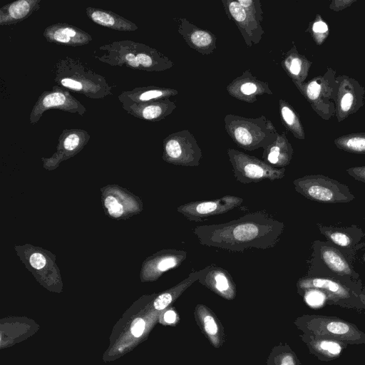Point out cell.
<instances>
[{
	"label": "cell",
	"instance_id": "6da1fadb",
	"mask_svg": "<svg viewBox=\"0 0 365 365\" xmlns=\"http://www.w3.org/2000/svg\"><path fill=\"white\" fill-rule=\"evenodd\" d=\"M284 224L264 211L245 214L228 222L200 225L193 229L200 243L232 252L274 247Z\"/></svg>",
	"mask_w": 365,
	"mask_h": 365
},
{
	"label": "cell",
	"instance_id": "7a4b0ae2",
	"mask_svg": "<svg viewBox=\"0 0 365 365\" xmlns=\"http://www.w3.org/2000/svg\"><path fill=\"white\" fill-rule=\"evenodd\" d=\"M104 51L95 58L112 66H123L148 72L163 71L171 68L174 63L166 56L146 44L131 40L116 41L102 45Z\"/></svg>",
	"mask_w": 365,
	"mask_h": 365
},
{
	"label": "cell",
	"instance_id": "3957f363",
	"mask_svg": "<svg viewBox=\"0 0 365 365\" xmlns=\"http://www.w3.org/2000/svg\"><path fill=\"white\" fill-rule=\"evenodd\" d=\"M54 81L68 91L92 99H103L113 94L104 76L87 67L78 58L66 56L54 66Z\"/></svg>",
	"mask_w": 365,
	"mask_h": 365
},
{
	"label": "cell",
	"instance_id": "277c9868",
	"mask_svg": "<svg viewBox=\"0 0 365 365\" xmlns=\"http://www.w3.org/2000/svg\"><path fill=\"white\" fill-rule=\"evenodd\" d=\"M356 252L339 247L328 240H315L307 275L361 280L353 264Z\"/></svg>",
	"mask_w": 365,
	"mask_h": 365
},
{
	"label": "cell",
	"instance_id": "5b68a950",
	"mask_svg": "<svg viewBox=\"0 0 365 365\" xmlns=\"http://www.w3.org/2000/svg\"><path fill=\"white\" fill-rule=\"evenodd\" d=\"M297 287L300 294L310 289L320 292L325 302L330 305L359 310L364 309L360 297L364 289L361 280L306 275L297 281Z\"/></svg>",
	"mask_w": 365,
	"mask_h": 365
},
{
	"label": "cell",
	"instance_id": "8992f818",
	"mask_svg": "<svg viewBox=\"0 0 365 365\" xmlns=\"http://www.w3.org/2000/svg\"><path fill=\"white\" fill-rule=\"evenodd\" d=\"M224 123L230 138L239 148L245 150L264 149L279 135L272 122L264 115L254 118L227 114Z\"/></svg>",
	"mask_w": 365,
	"mask_h": 365
},
{
	"label": "cell",
	"instance_id": "52a82bcc",
	"mask_svg": "<svg viewBox=\"0 0 365 365\" xmlns=\"http://www.w3.org/2000/svg\"><path fill=\"white\" fill-rule=\"evenodd\" d=\"M303 333L335 339L348 345L365 344V333L357 326L338 317L305 314L297 320Z\"/></svg>",
	"mask_w": 365,
	"mask_h": 365
},
{
	"label": "cell",
	"instance_id": "ba28073f",
	"mask_svg": "<svg viewBox=\"0 0 365 365\" xmlns=\"http://www.w3.org/2000/svg\"><path fill=\"white\" fill-rule=\"evenodd\" d=\"M336 72L328 68L324 73L317 76L308 82L294 84L310 104L314 111L323 120L335 115V99L338 84Z\"/></svg>",
	"mask_w": 365,
	"mask_h": 365
},
{
	"label": "cell",
	"instance_id": "9c48e42d",
	"mask_svg": "<svg viewBox=\"0 0 365 365\" xmlns=\"http://www.w3.org/2000/svg\"><path fill=\"white\" fill-rule=\"evenodd\" d=\"M293 184L298 193L317 202L346 203L355 198L346 185L321 174L304 175Z\"/></svg>",
	"mask_w": 365,
	"mask_h": 365
},
{
	"label": "cell",
	"instance_id": "30bf717a",
	"mask_svg": "<svg viewBox=\"0 0 365 365\" xmlns=\"http://www.w3.org/2000/svg\"><path fill=\"white\" fill-rule=\"evenodd\" d=\"M227 153L236 180L247 184L262 180H280L285 175V168L273 167L263 160L250 155L234 148Z\"/></svg>",
	"mask_w": 365,
	"mask_h": 365
},
{
	"label": "cell",
	"instance_id": "8fae6325",
	"mask_svg": "<svg viewBox=\"0 0 365 365\" xmlns=\"http://www.w3.org/2000/svg\"><path fill=\"white\" fill-rule=\"evenodd\" d=\"M163 159L166 163L185 167L199 165L202 151L188 130L168 135L163 141Z\"/></svg>",
	"mask_w": 365,
	"mask_h": 365
},
{
	"label": "cell",
	"instance_id": "7c38bea8",
	"mask_svg": "<svg viewBox=\"0 0 365 365\" xmlns=\"http://www.w3.org/2000/svg\"><path fill=\"white\" fill-rule=\"evenodd\" d=\"M51 109L78 113L81 116L86 112V107L68 89L53 86L51 91H43L38 98L29 117L30 123L36 124L44 112Z\"/></svg>",
	"mask_w": 365,
	"mask_h": 365
},
{
	"label": "cell",
	"instance_id": "4fadbf2b",
	"mask_svg": "<svg viewBox=\"0 0 365 365\" xmlns=\"http://www.w3.org/2000/svg\"><path fill=\"white\" fill-rule=\"evenodd\" d=\"M338 84L335 99V116L341 122L356 113L365 103V88L346 75L336 77Z\"/></svg>",
	"mask_w": 365,
	"mask_h": 365
},
{
	"label": "cell",
	"instance_id": "5bb4252c",
	"mask_svg": "<svg viewBox=\"0 0 365 365\" xmlns=\"http://www.w3.org/2000/svg\"><path fill=\"white\" fill-rule=\"evenodd\" d=\"M243 199L234 195H225L210 200L193 201L178 207L177 210L190 221L200 222L217 215L224 214L239 207Z\"/></svg>",
	"mask_w": 365,
	"mask_h": 365
},
{
	"label": "cell",
	"instance_id": "9a60e30c",
	"mask_svg": "<svg viewBox=\"0 0 365 365\" xmlns=\"http://www.w3.org/2000/svg\"><path fill=\"white\" fill-rule=\"evenodd\" d=\"M228 19L233 21L246 43L247 48L258 44L264 34V31L255 17L250 15L237 0L221 1Z\"/></svg>",
	"mask_w": 365,
	"mask_h": 365
},
{
	"label": "cell",
	"instance_id": "2e32d148",
	"mask_svg": "<svg viewBox=\"0 0 365 365\" xmlns=\"http://www.w3.org/2000/svg\"><path fill=\"white\" fill-rule=\"evenodd\" d=\"M226 91L235 98L250 103L257 101L258 97L264 94H273L269 83L257 78L250 69L233 79L227 86Z\"/></svg>",
	"mask_w": 365,
	"mask_h": 365
},
{
	"label": "cell",
	"instance_id": "e0dca14e",
	"mask_svg": "<svg viewBox=\"0 0 365 365\" xmlns=\"http://www.w3.org/2000/svg\"><path fill=\"white\" fill-rule=\"evenodd\" d=\"M178 31L185 43L202 55L212 53L217 48V38L210 31L200 28L186 18H176Z\"/></svg>",
	"mask_w": 365,
	"mask_h": 365
},
{
	"label": "cell",
	"instance_id": "ac0fdd59",
	"mask_svg": "<svg viewBox=\"0 0 365 365\" xmlns=\"http://www.w3.org/2000/svg\"><path fill=\"white\" fill-rule=\"evenodd\" d=\"M186 257L187 252L183 250H161L145 261L142 274L147 280H155L163 272L180 266Z\"/></svg>",
	"mask_w": 365,
	"mask_h": 365
},
{
	"label": "cell",
	"instance_id": "d6986e66",
	"mask_svg": "<svg viewBox=\"0 0 365 365\" xmlns=\"http://www.w3.org/2000/svg\"><path fill=\"white\" fill-rule=\"evenodd\" d=\"M43 36L48 42L74 47L87 45L93 39L88 33L66 23H56L47 26Z\"/></svg>",
	"mask_w": 365,
	"mask_h": 365
},
{
	"label": "cell",
	"instance_id": "ffe728a7",
	"mask_svg": "<svg viewBox=\"0 0 365 365\" xmlns=\"http://www.w3.org/2000/svg\"><path fill=\"white\" fill-rule=\"evenodd\" d=\"M128 114L147 121L157 122L170 115L177 108L170 98L154 100L148 102L122 105Z\"/></svg>",
	"mask_w": 365,
	"mask_h": 365
},
{
	"label": "cell",
	"instance_id": "44dd1931",
	"mask_svg": "<svg viewBox=\"0 0 365 365\" xmlns=\"http://www.w3.org/2000/svg\"><path fill=\"white\" fill-rule=\"evenodd\" d=\"M319 232L327 240L335 245L358 251L365 247V242H361L365 234L361 227L356 225L349 227H333L318 225Z\"/></svg>",
	"mask_w": 365,
	"mask_h": 365
},
{
	"label": "cell",
	"instance_id": "7402d4cb",
	"mask_svg": "<svg viewBox=\"0 0 365 365\" xmlns=\"http://www.w3.org/2000/svg\"><path fill=\"white\" fill-rule=\"evenodd\" d=\"M309 352L322 361H331L339 358L349 346L341 341L304 334L301 336Z\"/></svg>",
	"mask_w": 365,
	"mask_h": 365
},
{
	"label": "cell",
	"instance_id": "603a6c76",
	"mask_svg": "<svg viewBox=\"0 0 365 365\" xmlns=\"http://www.w3.org/2000/svg\"><path fill=\"white\" fill-rule=\"evenodd\" d=\"M197 281L225 299H232L236 295V286L232 276L222 267L210 265Z\"/></svg>",
	"mask_w": 365,
	"mask_h": 365
},
{
	"label": "cell",
	"instance_id": "cb8c5ba5",
	"mask_svg": "<svg viewBox=\"0 0 365 365\" xmlns=\"http://www.w3.org/2000/svg\"><path fill=\"white\" fill-rule=\"evenodd\" d=\"M178 94L176 89L157 86L136 87L130 91H123L118 96L122 105L140 103L163 98H170Z\"/></svg>",
	"mask_w": 365,
	"mask_h": 365
},
{
	"label": "cell",
	"instance_id": "d4e9b609",
	"mask_svg": "<svg viewBox=\"0 0 365 365\" xmlns=\"http://www.w3.org/2000/svg\"><path fill=\"white\" fill-rule=\"evenodd\" d=\"M88 133L83 129L72 128L62 130L58 139L57 159H66L79 151L88 143L90 140Z\"/></svg>",
	"mask_w": 365,
	"mask_h": 365
},
{
	"label": "cell",
	"instance_id": "484cf974",
	"mask_svg": "<svg viewBox=\"0 0 365 365\" xmlns=\"http://www.w3.org/2000/svg\"><path fill=\"white\" fill-rule=\"evenodd\" d=\"M293 153L294 149L284 131L279 133L277 139L263 149L262 159L273 167L282 168L290 163Z\"/></svg>",
	"mask_w": 365,
	"mask_h": 365
},
{
	"label": "cell",
	"instance_id": "4316f807",
	"mask_svg": "<svg viewBox=\"0 0 365 365\" xmlns=\"http://www.w3.org/2000/svg\"><path fill=\"white\" fill-rule=\"evenodd\" d=\"M41 0H18L5 4L0 9V25L20 23L41 8Z\"/></svg>",
	"mask_w": 365,
	"mask_h": 365
},
{
	"label": "cell",
	"instance_id": "83f0119b",
	"mask_svg": "<svg viewBox=\"0 0 365 365\" xmlns=\"http://www.w3.org/2000/svg\"><path fill=\"white\" fill-rule=\"evenodd\" d=\"M282 67L294 84L305 82L312 62L299 53L295 45L284 54Z\"/></svg>",
	"mask_w": 365,
	"mask_h": 365
},
{
	"label": "cell",
	"instance_id": "f1b7e54d",
	"mask_svg": "<svg viewBox=\"0 0 365 365\" xmlns=\"http://www.w3.org/2000/svg\"><path fill=\"white\" fill-rule=\"evenodd\" d=\"M86 14L95 24L110 29L134 31L138 29L135 23L111 11L88 6L86 8Z\"/></svg>",
	"mask_w": 365,
	"mask_h": 365
},
{
	"label": "cell",
	"instance_id": "f546056e",
	"mask_svg": "<svg viewBox=\"0 0 365 365\" xmlns=\"http://www.w3.org/2000/svg\"><path fill=\"white\" fill-rule=\"evenodd\" d=\"M281 121L286 129L299 140L305 139V133L299 115L294 108L285 100H279Z\"/></svg>",
	"mask_w": 365,
	"mask_h": 365
},
{
	"label": "cell",
	"instance_id": "4dcf8cb0",
	"mask_svg": "<svg viewBox=\"0 0 365 365\" xmlns=\"http://www.w3.org/2000/svg\"><path fill=\"white\" fill-rule=\"evenodd\" d=\"M334 143L341 150L354 154H365V132L341 135L335 138Z\"/></svg>",
	"mask_w": 365,
	"mask_h": 365
},
{
	"label": "cell",
	"instance_id": "1f68e13d",
	"mask_svg": "<svg viewBox=\"0 0 365 365\" xmlns=\"http://www.w3.org/2000/svg\"><path fill=\"white\" fill-rule=\"evenodd\" d=\"M305 31L311 35L317 46H321L329 34V27L320 14L315 16L314 19L309 24Z\"/></svg>",
	"mask_w": 365,
	"mask_h": 365
},
{
	"label": "cell",
	"instance_id": "d6a6232c",
	"mask_svg": "<svg viewBox=\"0 0 365 365\" xmlns=\"http://www.w3.org/2000/svg\"><path fill=\"white\" fill-rule=\"evenodd\" d=\"M197 311L201 318L204 330L212 341H215L218 336L219 331L217 324L215 318L207 309L202 305L197 306Z\"/></svg>",
	"mask_w": 365,
	"mask_h": 365
},
{
	"label": "cell",
	"instance_id": "836d02e7",
	"mask_svg": "<svg viewBox=\"0 0 365 365\" xmlns=\"http://www.w3.org/2000/svg\"><path fill=\"white\" fill-rule=\"evenodd\" d=\"M104 206L113 217L119 218L124 213L123 205L115 195H107L104 199Z\"/></svg>",
	"mask_w": 365,
	"mask_h": 365
},
{
	"label": "cell",
	"instance_id": "e575fe53",
	"mask_svg": "<svg viewBox=\"0 0 365 365\" xmlns=\"http://www.w3.org/2000/svg\"><path fill=\"white\" fill-rule=\"evenodd\" d=\"M240 6L250 15L255 17L259 23L264 19L263 11L259 0H237Z\"/></svg>",
	"mask_w": 365,
	"mask_h": 365
},
{
	"label": "cell",
	"instance_id": "d590c367",
	"mask_svg": "<svg viewBox=\"0 0 365 365\" xmlns=\"http://www.w3.org/2000/svg\"><path fill=\"white\" fill-rule=\"evenodd\" d=\"M278 365H301L294 353L291 350L284 352L278 361Z\"/></svg>",
	"mask_w": 365,
	"mask_h": 365
},
{
	"label": "cell",
	"instance_id": "8d00e7d4",
	"mask_svg": "<svg viewBox=\"0 0 365 365\" xmlns=\"http://www.w3.org/2000/svg\"><path fill=\"white\" fill-rule=\"evenodd\" d=\"M29 262L32 267L41 269L46 264V259L41 252H34L29 257Z\"/></svg>",
	"mask_w": 365,
	"mask_h": 365
},
{
	"label": "cell",
	"instance_id": "74e56055",
	"mask_svg": "<svg viewBox=\"0 0 365 365\" xmlns=\"http://www.w3.org/2000/svg\"><path fill=\"white\" fill-rule=\"evenodd\" d=\"M346 172L355 180L365 183V165L349 168Z\"/></svg>",
	"mask_w": 365,
	"mask_h": 365
},
{
	"label": "cell",
	"instance_id": "f35d334b",
	"mask_svg": "<svg viewBox=\"0 0 365 365\" xmlns=\"http://www.w3.org/2000/svg\"><path fill=\"white\" fill-rule=\"evenodd\" d=\"M145 323L141 318L134 319L131 324L130 330L132 334L135 337L140 336L145 329Z\"/></svg>",
	"mask_w": 365,
	"mask_h": 365
},
{
	"label": "cell",
	"instance_id": "ab89813d",
	"mask_svg": "<svg viewBox=\"0 0 365 365\" xmlns=\"http://www.w3.org/2000/svg\"><path fill=\"white\" fill-rule=\"evenodd\" d=\"M356 1V0H333L329 4V9L334 11H341Z\"/></svg>",
	"mask_w": 365,
	"mask_h": 365
},
{
	"label": "cell",
	"instance_id": "60d3db41",
	"mask_svg": "<svg viewBox=\"0 0 365 365\" xmlns=\"http://www.w3.org/2000/svg\"><path fill=\"white\" fill-rule=\"evenodd\" d=\"M175 319H176V314L172 309L168 310L164 314V320L167 323L172 324L175 321Z\"/></svg>",
	"mask_w": 365,
	"mask_h": 365
},
{
	"label": "cell",
	"instance_id": "b9f144b4",
	"mask_svg": "<svg viewBox=\"0 0 365 365\" xmlns=\"http://www.w3.org/2000/svg\"><path fill=\"white\" fill-rule=\"evenodd\" d=\"M361 297V300L364 304V310L365 311V292H363L362 294H361L360 296Z\"/></svg>",
	"mask_w": 365,
	"mask_h": 365
},
{
	"label": "cell",
	"instance_id": "7bdbcfd3",
	"mask_svg": "<svg viewBox=\"0 0 365 365\" xmlns=\"http://www.w3.org/2000/svg\"><path fill=\"white\" fill-rule=\"evenodd\" d=\"M364 258L365 259V253H364Z\"/></svg>",
	"mask_w": 365,
	"mask_h": 365
}]
</instances>
